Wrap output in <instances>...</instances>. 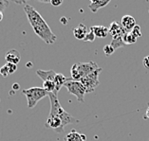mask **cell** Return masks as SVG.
<instances>
[{
  "mask_svg": "<svg viewBox=\"0 0 149 141\" xmlns=\"http://www.w3.org/2000/svg\"><path fill=\"white\" fill-rule=\"evenodd\" d=\"M24 10L26 12L29 23L31 24L35 34L48 45H52L53 43H55L57 40L56 35L50 30L48 23L43 19L41 14L34 9V7L25 4Z\"/></svg>",
  "mask_w": 149,
  "mask_h": 141,
  "instance_id": "1",
  "label": "cell"
},
{
  "mask_svg": "<svg viewBox=\"0 0 149 141\" xmlns=\"http://www.w3.org/2000/svg\"><path fill=\"white\" fill-rule=\"evenodd\" d=\"M49 97L50 102V111L49 115L50 117H56L59 118L62 120L64 127H66L68 124H75L78 123L79 120L73 118L70 114H68V112L62 107L61 103L59 102L58 97L54 95L53 93H49Z\"/></svg>",
  "mask_w": 149,
  "mask_h": 141,
  "instance_id": "2",
  "label": "cell"
},
{
  "mask_svg": "<svg viewBox=\"0 0 149 141\" xmlns=\"http://www.w3.org/2000/svg\"><path fill=\"white\" fill-rule=\"evenodd\" d=\"M22 94L27 97L29 108L35 107L38 102H40L42 99H44L45 97L49 96V93L43 87H31L29 89H23Z\"/></svg>",
  "mask_w": 149,
  "mask_h": 141,
  "instance_id": "3",
  "label": "cell"
},
{
  "mask_svg": "<svg viewBox=\"0 0 149 141\" xmlns=\"http://www.w3.org/2000/svg\"><path fill=\"white\" fill-rule=\"evenodd\" d=\"M64 86L67 88L68 93L71 94V95H74L77 97V100L79 102L82 103L85 102V95L86 93V90L85 88V86L82 84L81 82L68 79Z\"/></svg>",
  "mask_w": 149,
  "mask_h": 141,
  "instance_id": "4",
  "label": "cell"
},
{
  "mask_svg": "<svg viewBox=\"0 0 149 141\" xmlns=\"http://www.w3.org/2000/svg\"><path fill=\"white\" fill-rule=\"evenodd\" d=\"M103 70V68L99 67L98 69H96L95 71H93L92 73H90L89 75H88L86 77L83 78L81 81L82 84L85 86V88L86 90V93H91L95 90L98 86L100 84L99 82V75Z\"/></svg>",
  "mask_w": 149,
  "mask_h": 141,
  "instance_id": "5",
  "label": "cell"
},
{
  "mask_svg": "<svg viewBox=\"0 0 149 141\" xmlns=\"http://www.w3.org/2000/svg\"><path fill=\"white\" fill-rule=\"evenodd\" d=\"M77 69L80 76H81V79L83 78L86 77L90 73H92L93 71H95L96 69L99 68L98 64L94 62H88V63H77L76 64Z\"/></svg>",
  "mask_w": 149,
  "mask_h": 141,
  "instance_id": "6",
  "label": "cell"
},
{
  "mask_svg": "<svg viewBox=\"0 0 149 141\" xmlns=\"http://www.w3.org/2000/svg\"><path fill=\"white\" fill-rule=\"evenodd\" d=\"M45 127L48 129H52L56 133H63L64 132V126L62 123V120L59 118L56 117H50L49 115L48 118L45 122Z\"/></svg>",
  "mask_w": 149,
  "mask_h": 141,
  "instance_id": "7",
  "label": "cell"
},
{
  "mask_svg": "<svg viewBox=\"0 0 149 141\" xmlns=\"http://www.w3.org/2000/svg\"><path fill=\"white\" fill-rule=\"evenodd\" d=\"M108 33H110V35L114 38V37H118V36H123L126 33V31L122 27L121 23L114 21V22H112L110 24L109 28H108Z\"/></svg>",
  "mask_w": 149,
  "mask_h": 141,
  "instance_id": "8",
  "label": "cell"
},
{
  "mask_svg": "<svg viewBox=\"0 0 149 141\" xmlns=\"http://www.w3.org/2000/svg\"><path fill=\"white\" fill-rule=\"evenodd\" d=\"M121 25H122V27L125 28V30L126 32H130L137 24H136V20L134 17H132L131 15H125L122 18Z\"/></svg>",
  "mask_w": 149,
  "mask_h": 141,
  "instance_id": "9",
  "label": "cell"
},
{
  "mask_svg": "<svg viewBox=\"0 0 149 141\" xmlns=\"http://www.w3.org/2000/svg\"><path fill=\"white\" fill-rule=\"evenodd\" d=\"M109 3H110V0H92V1L89 3L88 8L92 12L96 13L100 9L107 6Z\"/></svg>",
  "mask_w": 149,
  "mask_h": 141,
  "instance_id": "10",
  "label": "cell"
},
{
  "mask_svg": "<svg viewBox=\"0 0 149 141\" xmlns=\"http://www.w3.org/2000/svg\"><path fill=\"white\" fill-rule=\"evenodd\" d=\"M6 61L7 63H10L13 64H17L21 60L20 53L15 49H10L6 53Z\"/></svg>",
  "mask_w": 149,
  "mask_h": 141,
  "instance_id": "11",
  "label": "cell"
},
{
  "mask_svg": "<svg viewBox=\"0 0 149 141\" xmlns=\"http://www.w3.org/2000/svg\"><path fill=\"white\" fill-rule=\"evenodd\" d=\"M36 74L38 75V77L40 79H43V82H47V81L54 82V79H55V76L57 73L53 70H37L36 71Z\"/></svg>",
  "mask_w": 149,
  "mask_h": 141,
  "instance_id": "12",
  "label": "cell"
},
{
  "mask_svg": "<svg viewBox=\"0 0 149 141\" xmlns=\"http://www.w3.org/2000/svg\"><path fill=\"white\" fill-rule=\"evenodd\" d=\"M68 81V79L66 78V76H64L61 73H57L55 76V79H54V84H55V92H54V95H58V92L60 91L61 87H63L65 84Z\"/></svg>",
  "mask_w": 149,
  "mask_h": 141,
  "instance_id": "13",
  "label": "cell"
},
{
  "mask_svg": "<svg viewBox=\"0 0 149 141\" xmlns=\"http://www.w3.org/2000/svg\"><path fill=\"white\" fill-rule=\"evenodd\" d=\"M90 30L93 32L96 37L99 38H105L108 34V28L104 26H92L90 28Z\"/></svg>",
  "mask_w": 149,
  "mask_h": 141,
  "instance_id": "14",
  "label": "cell"
},
{
  "mask_svg": "<svg viewBox=\"0 0 149 141\" xmlns=\"http://www.w3.org/2000/svg\"><path fill=\"white\" fill-rule=\"evenodd\" d=\"M86 33H88V30H86V27L85 25L83 24H80L77 28H73V34H74V37L78 40H83L85 39Z\"/></svg>",
  "mask_w": 149,
  "mask_h": 141,
  "instance_id": "15",
  "label": "cell"
},
{
  "mask_svg": "<svg viewBox=\"0 0 149 141\" xmlns=\"http://www.w3.org/2000/svg\"><path fill=\"white\" fill-rule=\"evenodd\" d=\"M66 141H86V137L85 135H80L75 130H72L66 136Z\"/></svg>",
  "mask_w": 149,
  "mask_h": 141,
  "instance_id": "16",
  "label": "cell"
},
{
  "mask_svg": "<svg viewBox=\"0 0 149 141\" xmlns=\"http://www.w3.org/2000/svg\"><path fill=\"white\" fill-rule=\"evenodd\" d=\"M110 46L113 48L115 50L118 49L120 48H123V46H125V43L123 41V36H118V37H114L112 39V41L110 43Z\"/></svg>",
  "mask_w": 149,
  "mask_h": 141,
  "instance_id": "17",
  "label": "cell"
},
{
  "mask_svg": "<svg viewBox=\"0 0 149 141\" xmlns=\"http://www.w3.org/2000/svg\"><path fill=\"white\" fill-rule=\"evenodd\" d=\"M123 41L125 43V45H132V44H135L137 42V38L135 36H133L130 32H126V33L123 36Z\"/></svg>",
  "mask_w": 149,
  "mask_h": 141,
  "instance_id": "18",
  "label": "cell"
},
{
  "mask_svg": "<svg viewBox=\"0 0 149 141\" xmlns=\"http://www.w3.org/2000/svg\"><path fill=\"white\" fill-rule=\"evenodd\" d=\"M43 88L48 93H53L55 92V84H54V82H52V81H47V82H44V84H43Z\"/></svg>",
  "mask_w": 149,
  "mask_h": 141,
  "instance_id": "19",
  "label": "cell"
},
{
  "mask_svg": "<svg viewBox=\"0 0 149 141\" xmlns=\"http://www.w3.org/2000/svg\"><path fill=\"white\" fill-rule=\"evenodd\" d=\"M70 75H71V79L72 81H77L80 82L81 81V76H80L78 69H77V66H76V64H74L72 66L71 69H70Z\"/></svg>",
  "mask_w": 149,
  "mask_h": 141,
  "instance_id": "20",
  "label": "cell"
},
{
  "mask_svg": "<svg viewBox=\"0 0 149 141\" xmlns=\"http://www.w3.org/2000/svg\"><path fill=\"white\" fill-rule=\"evenodd\" d=\"M130 33H131L133 36H135L136 38H140L141 37V27L139 25H136L135 27L133 28V30L130 31Z\"/></svg>",
  "mask_w": 149,
  "mask_h": 141,
  "instance_id": "21",
  "label": "cell"
},
{
  "mask_svg": "<svg viewBox=\"0 0 149 141\" xmlns=\"http://www.w3.org/2000/svg\"><path fill=\"white\" fill-rule=\"evenodd\" d=\"M95 38H96V36L94 35L93 32L91 30H89L88 31V33H86L85 39H84V42H93L94 40H95Z\"/></svg>",
  "mask_w": 149,
  "mask_h": 141,
  "instance_id": "22",
  "label": "cell"
},
{
  "mask_svg": "<svg viewBox=\"0 0 149 141\" xmlns=\"http://www.w3.org/2000/svg\"><path fill=\"white\" fill-rule=\"evenodd\" d=\"M115 51V49L112 48V46L110 45H107L104 46V52L107 56H110L111 54H113Z\"/></svg>",
  "mask_w": 149,
  "mask_h": 141,
  "instance_id": "23",
  "label": "cell"
},
{
  "mask_svg": "<svg viewBox=\"0 0 149 141\" xmlns=\"http://www.w3.org/2000/svg\"><path fill=\"white\" fill-rule=\"evenodd\" d=\"M5 66L8 68V71H9V74H13L14 72L16 71L17 69V66L16 64H10V63H6Z\"/></svg>",
  "mask_w": 149,
  "mask_h": 141,
  "instance_id": "24",
  "label": "cell"
},
{
  "mask_svg": "<svg viewBox=\"0 0 149 141\" xmlns=\"http://www.w3.org/2000/svg\"><path fill=\"white\" fill-rule=\"evenodd\" d=\"M9 6V2L5 1V0H0V12H4V10L8 8Z\"/></svg>",
  "mask_w": 149,
  "mask_h": 141,
  "instance_id": "25",
  "label": "cell"
},
{
  "mask_svg": "<svg viewBox=\"0 0 149 141\" xmlns=\"http://www.w3.org/2000/svg\"><path fill=\"white\" fill-rule=\"evenodd\" d=\"M0 74H1L2 77H4V78L8 77V76L10 75L9 71H8V68H7L6 66H3L1 68H0Z\"/></svg>",
  "mask_w": 149,
  "mask_h": 141,
  "instance_id": "26",
  "label": "cell"
},
{
  "mask_svg": "<svg viewBox=\"0 0 149 141\" xmlns=\"http://www.w3.org/2000/svg\"><path fill=\"white\" fill-rule=\"evenodd\" d=\"M50 4L54 7H59L63 4V0H50Z\"/></svg>",
  "mask_w": 149,
  "mask_h": 141,
  "instance_id": "27",
  "label": "cell"
},
{
  "mask_svg": "<svg viewBox=\"0 0 149 141\" xmlns=\"http://www.w3.org/2000/svg\"><path fill=\"white\" fill-rule=\"evenodd\" d=\"M143 66L146 68V69H149V56H146L143 58Z\"/></svg>",
  "mask_w": 149,
  "mask_h": 141,
  "instance_id": "28",
  "label": "cell"
},
{
  "mask_svg": "<svg viewBox=\"0 0 149 141\" xmlns=\"http://www.w3.org/2000/svg\"><path fill=\"white\" fill-rule=\"evenodd\" d=\"M18 88H19V84H13V89H18Z\"/></svg>",
  "mask_w": 149,
  "mask_h": 141,
  "instance_id": "29",
  "label": "cell"
},
{
  "mask_svg": "<svg viewBox=\"0 0 149 141\" xmlns=\"http://www.w3.org/2000/svg\"><path fill=\"white\" fill-rule=\"evenodd\" d=\"M3 17H4V14H3L2 12H0V22L3 20Z\"/></svg>",
  "mask_w": 149,
  "mask_h": 141,
  "instance_id": "30",
  "label": "cell"
},
{
  "mask_svg": "<svg viewBox=\"0 0 149 141\" xmlns=\"http://www.w3.org/2000/svg\"><path fill=\"white\" fill-rule=\"evenodd\" d=\"M146 117H147V118H149V107H148V109L146 111Z\"/></svg>",
  "mask_w": 149,
  "mask_h": 141,
  "instance_id": "31",
  "label": "cell"
}]
</instances>
